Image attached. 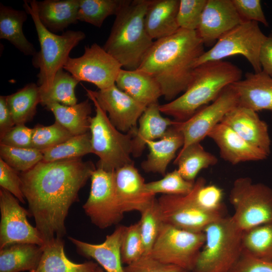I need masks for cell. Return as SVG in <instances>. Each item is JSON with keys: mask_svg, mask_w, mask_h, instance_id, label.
<instances>
[{"mask_svg": "<svg viewBox=\"0 0 272 272\" xmlns=\"http://www.w3.org/2000/svg\"><path fill=\"white\" fill-rule=\"evenodd\" d=\"M92 161L81 158L39 162L20 173L21 188L44 245L66 231L65 220L79 192L96 169Z\"/></svg>", "mask_w": 272, "mask_h": 272, "instance_id": "obj_1", "label": "cell"}, {"mask_svg": "<svg viewBox=\"0 0 272 272\" xmlns=\"http://www.w3.org/2000/svg\"><path fill=\"white\" fill-rule=\"evenodd\" d=\"M196 31L179 28L154 41L138 67L160 85L162 96L171 101L185 92L193 78L195 64L205 51Z\"/></svg>", "mask_w": 272, "mask_h": 272, "instance_id": "obj_2", "label": "cell"}, {"mask_svg": "<svg viewBox=\"0 0 272 272\" xmlns=\"http://www.w3.org/2000/svg\"><path fill=\"white\" fill-rule=\"evenodd\" d=\"M242 70L224 60L209 61L195 68L192 81L185 92L169 103L160 105L161 113L183 121L214 101L227 86L242 79Z\"/></svg>", "mask_w": 272, "mask_h": 272, "instance_id": "obj_3", "label": "cell"}, {"mask_svg": "<svg viewBox=\"0 0 272 272\" xmlns=\"http://www.w3.org/2000/svg\"><path fill=\"white\" fill-rule=\"evenodd\" d=\"M153 0H128L115 16L110 34L102 47L126 70L138 69L154 41L145 24Z\"/></svg>", "mask_w": 272, "mask_h": 272, "instance_id": "obj_4", "label": "cell"}, {"mask_svg": "<svg viewBox=\"0 0 272 272\" xmlns=\"http://www.w3.org/2000/svg\"><path fill=\"white\" fill-rule=\"evenodd\" d=\"M23 7L31 16L37 33L40 50L33 56L32 63L39 69L37 85L40 92L47 91L57 72L63 69L71 50L86 37L81 31L67 30L56 35L41 22L36 9V1H24Z\"/></svg>", "mask_w": 272, "mask_h": 272, "instance_id": "obj_5", "label": "cell"}, {"mask_svg": "<svg viewBox=\"0 0 272 272\" xmlns=\"http://www.w3.org/2000/svg\"><path fill=\"white\" fill-rule=\"evenodd\" d=\"M205 241L191 272H229L242 251V231L231 217H221L203 231Z\"/></svg>", "mask_w": 272, "mask_h": 272, "instance_id": "obj_6", "label": "cell"}, {"mask_svg": "<svg viewBox=\"0 0 272 272\" xmlns=\"http://www.w3.org/2000/svg\"><path fill=\"white\" fill-rule=\"evenodd\" d=\"M87 96L95 107V115L90 120V132L92 153L99 159L97 168L115 171L133 163L130 158L133 135L118 130L95 98L89 94Z\"/></svg>", "mask_w": 272, "mask_h": 272, "instance_id": "obj_7", "label": "cell"}, {"mask_svg": "<svg viewBox=\"0 0 272 272\" xmlns=\"http://www.w3.org/2000/svg\"><path fill=\"white\" fill-rule=\"evenodd\" d=\"M229 201L234 210L232 221L243 231L272 222V189L248 177L233 182Z\"/></svg>", "mask_w": 272, "mask_h": 272, "instance_id": "obj_8", "label": "cell"}, {"mask_svg": "<svg viewBox=\"0 0 272 272\" xmlns=\"http://www.w3.org/2000/svg\"><path fill=\"white\" fill-rule=\"evenodd\" d=\"M266 36L261 30L258 23L244 22L222 36L216 43L199 57L198 65L209 61L221 60L235 55H243L251 65L254 72L262 71L259 54Z\"/></svg>", "mask_w": 272, "mask_h": 272, "instance_id": "obj_9", "label": "cell"}, {"mask_svg": "<svg viewBox=\"0 0 272 272\" xmlns=\"http://www.w3.org/2000/svg\"><path fill=\"white\" fill-rule=\"evenodd\" d=\"M205 241L203 232L187 231L163 223L148 256L191 272Z\"/></svg>", "mask_w": 272, "mask_h": 272, "instance_id": "obj_10", "label": "cell"}, {"mask_svg": "<svg viewBox=\"0 0 272 272\" xmlns=\"http://www.w3.org/2000/svg\"><path fill=\"white\" fill-rule=\"evenodd\" d=\"M90 178V194L83 206L86 214L93 224L102 229L118 224L124 213L117 201L115 171L96 168Z\"/></svg>", "mask_w": 272, "mask_h": 272, "instance_id": "obj_11", "label": "cell"}, {"mask_svg": "<svg viewBox=\"0 0 272 272\" xmlns=\"http://www.w3.org/2000/svg\"><path fill=\"white\" fill-rule=\"evenodd\" d=\"M63 69L79 82H87L95 85L99 90H104L115 84L122 66L102 47L94 43L85 46L82 56L70 57Z\"/></svg>", "mask_w": 272, "mask_h": 272, "instance_id": "obj_12", "label": "cell"}, {"mask_svg": "<svg viewBox=\"0 0 272 272\" xmlns=\"http://www.w3.org/2000/svg\"><path fill=\"white\" fill-rule=\"evenodd\" d=\"M157 201L163 223L187 231L203 232L210 223L225 216L223 213L208 211L198 205L194 185L187 194H163Z\"/></svg>", "mask_w": 272, "mask_h": 272, "instance_id": "obj_13", "label": "cell"}, {"mask_svg": "<svg viewBox=\"0 0 272 272\" xmlns=\"http://www.w3.org/2000/svg\"><path fill=\"white\" fill-rule=\"evenodd\" d=\"M238 94L230 85L225 88L217 98L183 121L176 120L175 125L181 132L184 144L180 150L200 143L230 110L238 106Z\"/></svg>", "mask_w": 272, "mask_h": 272, "instance_id": "obj_14", "label": "cell"}, {"mask_svg": "<svg viewBox=\"0 0 272 272\" xmlns=\"http://www.w3.org/2000/svg\"><path fill=\"white\" fill-rule=\"evenodd\" d=\"M18 201L12 193L1 188L0 249L20 243L44 246L40 232L27 220L30 216L29 211L21 207Z\"/></svg>", "mask_w": 272, "mask_h": 272, "instance_id": "obj_15", "label": "cell"}, {"mask_svg": "<svg viewBox=\"0 0 272 272\" xmlns=\"http://www.w3.org/2000/svg\"><path fill=\"white\" fill-rule=\"evenodd\" d=\"M93 96L106 113L112 124L119 131L131 133L137 129V124L147 106L139 103L115 84L104 90L93 91L84 88Z\"/></svg>", "mask_w": 272, "mask_h": 272, "instance_id": "obj_16", "label": "cell"}, {"mask_svg": "<svg viewBox=\"0 0 272 272\" xmlns=\"http://www.w3.org/2000/svg\"><path fill=\"white\" fill-rule=\"evenodd\" d=\"M242 22L232 0H207L196 31L205 46H211Z\"/></svg>", "mask_w": 272, "mask_h": 272, "instance_id": "obj_17", "label": "cell"}, {"mask_svg": "<svg viewBox=\"0 0 272 272\" xmlns=\"http://www.w3.org/2000/svg\"><path fill=\"white\" fill-rule=\"evenodd\" d=\"M115 191L119 208L124 213H141L155 199V195L145 189V180L133 163L115 171Z\"/></svg>", "mask_w": 272, "mask_h": 272, "instance_id": "obj_18", "label": "cell"}, {"mask_svg": "<svg viewBox=\"0 0 272 272\" xmlns=\"http://www.w3.org/2000/svg\"><path fill=\"white\" fill-rule=\"evenodd\" d=\"M208 137L219 147L221 158L233 165L247 161H261L269 156L221 122L210 132Z\"/></svg>", "mask_w": 272, "mask_h": 272, "instance_id": "obj_19", "label": "cell"}, {"mask_svg": "<svg viewBox=\"0 0 272 272\" xmlns=\"http://www.w3.org/2000/svg\"><path fill=\"white\" fill-rule=\"evenodd\" d=\"M221 123L227 125L245 141L269 155L271 140L268 126L256 112L238 106L228 112Z\"/></svg>", "mask_w": 272, "mask_h": 272, "instance_id": "obj_20", "label": "cell"}, {"mask_svg": "<svg viewBox=\"0 0 272 272\" xmlns=\"http://www.w3.org/2000/svg\"><path fill=\"white\" fill-rule=\"evenodd\" d=\"M231 85L238 94V106L256 112L272 111V77L262 71L247 73L244 79Z\"/></svg>", "mask_w": 272, "mask_h": 272, "instance_id": "obj_21", "label": "cell"}, {"mask_svg": "<svg viewBox=\"0 0 272 272\" xmlns=\"http://www.w3.org/2000/svg\"><path fill=\"white\" fill-rule=\"evenodd\" d=\"M124 226H118L100 244H91L69 237L75 245L78 253L96 260L106 272H124L122 266L120 246Z\"/></svg>", "mask_w": 272, "mask_h": 272, "instance_id": "obj_22", "label": "cell"}, {"mask_svg": "<svg viewBox=\"0 0 272 272\" xmlns=\"http://www.w3.org/2000/svg\"><path fill=\"white\" fill-rule=\"evenodd\" d=\"M175 124V122L159 140L146 142L150 152L147 159L142 163V169L145 172L158 173L164 176L167 167L175 157L176 152L183 147V134Z\"/></svg>", "mask_w": 272, "mask_h": 272, "instance_id": "obj_23", "label": "cell"}, {"mask_svg": "<svg viewBox=\"0 0 272 272\" xmlns=\"http://www.w3.org/2000/svg\"><path fill=\"white\" fill-rule=\"evenodd\" d=\"M115 85L119 89L147 107L158 102V99L162 96L161 87L155 79L138 69H121Z\"/></svg>", "mask_w": 272, "mask_h": 272, "instance_id": "obj_24", "label": "cell"}, {"mask_svg": "<svg viewBox=\"0 0 272 272\" xmlns=\"http://www.w3.org/2000/svg\"><path fill=\"white\" fill-rule=\"evenodd\" d=\"M180 0H153L147 11L145 24L153 40H158L175 33L179 27L177 15Z\"/></svg>", "mask_w": 272, "mask_h": 272, "instance_id": "obj_25", "label": "cell"}, {"mask_svg": "<svg viewBox=\"0 0 272 272\" xmlns=\"http://www.w3.org/2000/svg\"><path fill=\"white\" fill-rule=\"evenodd\" d=\"M158 102L148 106L139 119V126L132 137V153L134 157L142 154L146 142L162 138L175 120L161 114Z\"/></svg>", "mask_w": 272, "mask_h": 272, "instance_id": "obj_26", "label": "cell"}, {"mask_svg": "<svg viewBox=\"0 0 272 272\" xmlns=\"http://www.w3.org/2000/svg\"><path fill=\"white\" fill-rule=\"evenodd\" d=\"M79 0L36 1V9L41 23L52 33L63 31L78 22Z\"/></svg>", "mask_w": 272, "mask_h": 272, "instance_id": "obj_27", "label": "cell"}, {"mask_svg": "<svg viewBox=\"0 0 272 272\" xmlns=\"http://www.w3.org/2000/svg\"><path fill=\"white\" fill-rule=\"evenodd\" d=\"M62 238H55L43 246L39 263L34 272H96L99 265L93 261L77 263L70 260L64 250Z\"/></svg>", "mask_w": 272, "mask_h": 272, "instance_id": "obj_28", "label": "cell"}, {"mask_svg": "<svg viewBox=\"0 0 272 272\" xmlns=\"http://www.w3.org/2000/svg\"><path fill=\"white\" fill-rule=\"evenodd\" d=\"M43 246L31 243L11 245L0 250V272H34Z\"/></svg>", "mask_w": 272, "mask_h": 272, "instance_id": "obj_29", "label": "cell"}, {"mask_svg": "<svg viewBox=\"0 0 272 272\" xmlns=\"http://www.w3.org/2000/svg\"><path fill=\"white\" fill-rule=\"evenodd\" d=\"M27 13L0 4V38L8 40L26 55L37 53L33 45L26 38L23 25L27 20Z\"/></svg>", "mask_w": 272, "mask_h": 272, "instance_id": "obj_30", "label": "cell"}, {"mask_svg": "<svg viewBox=\"0 0 272 272\" xmlns=\"http://www.w3.org/2000/svg\"><path fill=\"white\" fill-rule=\"evenodd\" d=\"M53 114L56 122L73 135L90 131L92 107L89 99L74 105H64L55 103L45 107Z\"/></svg>", "mask_w": 272, "mask_h": 272, "instance_id": "obj_31", "label": "cell"}, {"mask_svg": "<svg viewBox=\"0 0 272 272\" xmlns=\"http://www.w3.org/2000/svg\"><path fill=\"white\" fill-rule=\"evenodd\" d=\"M218 162L214 155L205 150L200 143H196L180 150L174 163L185 179L194 182L200 170L214 166Z\"/></svg>", "mask_w": 272, "mask_h": 272, "instance_id": "obj_32", "label": "cell"}, {"mask_svg": "<svg viewBox=\"0 0 272 272\" xmlns=\"http://www.w3.org/2000/svg\"><path fill=\"white\" fill-rule=\"evenodd\" d=\"M6 97L15 125L25 124L31 121L41 101L39 87L33 83Z\"/></svg>", "mask_w": 272, "mask_h": 272, "instance_id": "obj_33", "label": "cell"}, {"mask_svg": "<svg viewBox=\"0 0 272 272\" xmlns=\"http://www.w3.org/2000/svg\"><path fill=\"white\" fill-rule=\"evenodd\" d=\"M63 70L61 69L57 72L51 86L47 91L40 92L42 106L45 107L55 103L68 106L77 103L75 90L80 82Z\"/></svg>", "mask_w": 272, "mask_h": 272, "instance_id": "obj_34", "label": "cell"}, {"mask_svg": "<svg viewBox=\"0 0 272 272\" xmlns=\"http://www.w3.org/2000/svg\"><path fill=\"white\" fill-rule=\"evenodd\" d=\"M242 249L252 256L272 261V222L243 231Z\"/></svg>", "mask_w": 272, "mask_h": 272, "instance_id": "obj_35", "label": "cell"}, {"mask_svg": "<svg viewBox=\"0 0 272 272\" xmlns=\"http://www.w3.org/2000/svg\"><path fill=\"white\" fill-rule=\"evenodd\" d=\"M44 162L81 158L92 153L90 132L74 135L67 140L41 151Z\"/></svg>", "mask_w": 272, "mask_h": 272, "instance_id": "obj_36", "label": "cell"}, {"mask_svg": "<svg viewBox=\"0 0 272 272\" xmlns=\"http://www.w3.org/2000/svg\"><path fill=\"white\" fill-rule=\"evenodd\" d=\"M128 0H79L78 21L100 28L109 16L116 15Z\"/></svg>", "mask_w": 272, "mask_h": 272, "instance_id": "obj_37", "label": "cell"}, {"mask_svg": "<svg viewBox=\"0 0 272 272\" xmlns=\"http://www.w3.org/2000/svg\"><path fill=\"white\" fill-rule=\"evenodd\" d=\"M0 158L10 167L21 173L27 171L43 160L41 151L0 144Z\"/></svg>", "mask_w": 272, "mask_h": 272, "instance_id": "obj_38", "label": "cell"}, {"mask_svg": "<svg viewBox=\"0 0 272 272\" xmlns=\"http://www.w3.org/2000/svg\"><path fill=\"white\" fill-rule=\"evenodd\" d=\"M141 214V218L139 222L144 245V255H149L163 223L157 199H155Z\"/></svg>", "mask_w": 272, "mask_h": 272, "instance_id": "obj_39", "label": "cell"}, {"mask_svg": "<svg viewBox=\"0 0 272 272\" xmlns=\"http://www.w3.org/2000/svg\"><path fill=\"white\" fill-rule=\"evenodd\" d=\"M194 182L185 179L178 170L175 169L160 180L146 183L145 189L154 195H186L192 190Z\"/></svg>", "mask_w": 272, "mask_h": 272, "instance_id": "obj_40", "label": "cell"}, {"mask_svg": "<svg viewBox=\"0 0 272 272\" xmlns=\"http://www.w3.org/2000/svg\"><path fill=\"white\" fill-rule=\"evenodd\" d=\"M73 136L56 121L49 126L37 124L33 128L32 148L42 151L59 145Z\"/></svg>", "mask_w": 272, "mask_h": 272, "instance_id": "obj_41", "label": "cell"}, {"mask_svg": "<svg viewBox=\"0 0 272 272\" xmlns=\"http://www.w3.org/2000/svg\"><path fill=\"white\" fill-rule=\"evenodd\" d=\"M122 263L126 265L137 260L144 254L139 222L125 226L120 246Z\"/></svg>", "mask_w": 272, "mask_h": 272, "instance_id": "obj_42", "label": "cell"}, {"mask_svg": "<svg viewBox=\"0 0 272 272\" xmlns=\"http://www.w3.org/2000/svg\"><path fill=\"white\" fill-rule=\"evenodd\" d=\"M195 198L202 209L212 212L223 213V192L219 187L207 185L205 179L199 177L195 181Z\"/></svg>", "mask_w": 272, "mask_h": 272, "instance_id": "obj_43", "label": "cell"}, {"mask_svg": "<svg viewBox=\"0 0 272 272\" xmlns=\"http://www.w3.org/2000/svg\"><path fill=\"white\" fill-rule=\"evenodd\" d=\"M207 0H180L177 15L179 28L196 31Z\"/></svg>", "mask_w": 272, "mask_h": 272, "instance_id": "obj_44", "label": "cell"}, {"mask_svg": "<svg viewBox=\"0 0 272 272\" xmlns=\"http://www.w3.org/2000/svg\"><path fill=\"white\" fill-rule=\"evenodd\" d=\"M124 272H190L181 267L162 263L148 255L124 267Z\"/></svg>", "mask_w": 272, "mask_h": 272, "instance_id": "obj_45", "label": "cell"}, {"mask_svg": "<svg viewBox=\"0 0 272 272\" xmlns=\"http://www.w3.org/2000/svg\"><path fill=\"white\" fill-rule=\"evenodd\" d=\"M0 186L12 193L19 201L25 203L22 190L20 172L15 170L0 158Z\"/></svg>", "mask_w": 272, "mask_h": 272, "instance_id": "obj_46", "label": "cell"}, {"mask_svg": "<svg viewBox=\"0 0 272 272\" xmlns=\"http://www.w3.org/2000/svg\"><path fill=\"white\" fill-rule=\"evenodd\" d=\"M242 21L259 22L265 27L268 22L263 13L259 0H232Z\"/></svg>", "mask_w": 272, "mask_h": 272, "instance_id": "obj_47", "label": "cell"}, {"mask_svg": "<svg viewBox=\"0 0 272 272\" xmlns=\"http://www.w3.org/2000/svg\"><path fill=\"white\" fill-rule=\"evenodd\" d=\"M33 128L25 124H16L2 138L0 144L20 148H32Z\"/></svg>", "mask_w": 272, "mask_h": 272, "instance_id": "obj_48", "label": "cell"}, {"mask_svg": "<svg viewBox=\"0 0 272 272\" xmlns=\"http://www.w3.org/2000/svg\"><path fill=\"white\" fill-rule=\"evenodd\" d=\"M229 272H272V261L255 257L242 251Z\"/></svg>", "mask_w": 272, "mask_h": 272, "instance_id": "obj_49", "label": "cell"}, {"mask_svg": "<svg viewBox=\"0 0 272 272\" xmlns=\"http://www.w3.org/2000/svg\"><path fill=\"white\" fill-rule=\"evenodd\" d=\"M262 71L272 77V32L263 42L259 54Z\"/></svg>", "mask_w": 272, "mask_h": 272, "instance_id": "obj_50", "label": "cell"}, {"mask_svg": "<svg viewBox=\"0 0 272 272\" xmlns=\"http://www.w3.org/2000/svg\"><path fill=\"white\" fill-rule=\"evenodd\" d=\"M15 125L6 96H0V138Z\"/></svg>", "mask_w": 272, "mask_h": 272, "instance_id": "obj_51", "label": "cell"}, {"mask_svg": "<svg viewBox=\"0 0 272 272\" xmlns=\"http://www.w3.org/2000/svg\"><path fill=\"white\" fill-rule=\"evenodd\" d=\"M96 272H104V271L101 267L99 266Z\"/></svg>", "mask_w": 272, "mask_h": 272, "instance_id": "obj_52", "label": "cell"}]
</instances>
